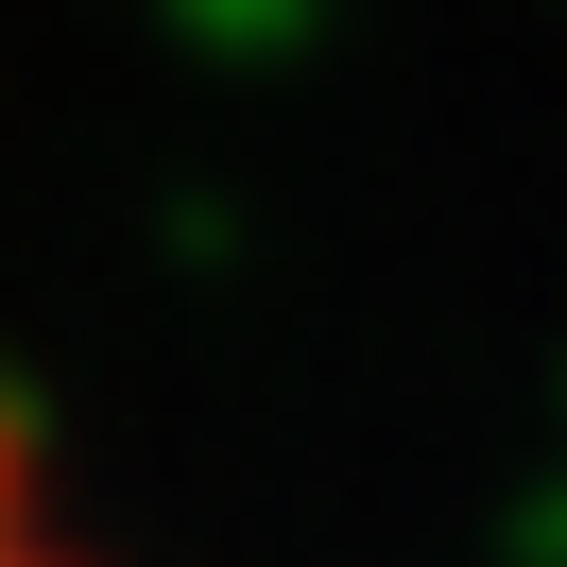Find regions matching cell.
<instances>
[{
	"instance_id": "cell-1",
	"label": "cell",
	"mask_w": 567,
	"mask_h": 567,
	"mask_svg": "<svg viewBox=\"0 0 567 567\" xmlns=\"http://www.w3.org/2000/svg\"><path fill=\"white\" fill-rule=\"evenodd\" d=\"M0 567H104V533L70 516V464L18 395H0Z\"/></svg>"
}]
</instances>
